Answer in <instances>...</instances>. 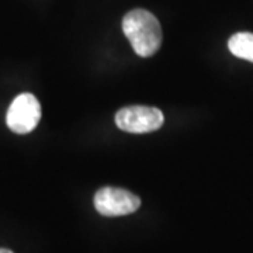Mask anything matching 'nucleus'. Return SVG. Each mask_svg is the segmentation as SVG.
<instances>
[{"mask_svg":"<svg viewBox=\"0 0 253 253\" xmlns=\"http://www.w3.org/2000/svg\"><path fill=\"white\" fill-rule=\"evenodd\" d=\"M123 31L131 42L136 55L149 58L155 55L162 44V28L152 13L135 9L128 11L123 18Z\"/></svg>","mask_w":253,"mask_h":253,"instance_id":"nucleus-1","label":"nucleus"},{"mask_svg":"<svg viewBox=\"0 0 253 253\" xmlns=\"http://www.w3.org/2000/svg\"><path fill=\"white\" fill-rule=\"evenodd\" d=\"M41 114V104L36 96L31 93H21L10 104L6 123L13 132L24 135L36 129Z\"/></svg>","mask_w":253,"mask_h":253,"instance_id":"nucleus-2","label":"nucleus"},{"mask_svg":"<svg viewBox=\"0 0 253 253\" xmlns=\"http://www.w3.org/2000/svg\"><path fill=\"white\" fill-rule=\"evenodd\" d=\"M163 121L165 117L162 111L149 106H128L123 107L116 114V124L118 128L132 134L156 131L163 126Z\"/></svg>","mask_w":253,"mask_h":253,"instance_id":"nucleus-3","label":"nucleus"},{"mask_svg":"<svg viewBox=\"0 0 253 253\" xmlns=\"http://www.w3.org/2000/svg\"><path fill=\"white\" fill-rule=\"evenodd\" d=\"M141 199L134 193L118 187H103L94 194V207L104 217H123L135 212Z\"/></svg>","mask_w":253,"mask_h":253,"instance_id":"nucleus-4","label":"nucleus"},{"mask_svg":"<svg viewBox=\"0 0 253 253\" xmlns=\"http://www.w3.org/2000/svg\"><path fill=\"white\" fill-rule=\"evenodd\" d=\"M228 48L238 58L253 62L252 33H236V34H234L228 41Z\"/></svg>","mask_w":253,"mask_h":253,"instance_id":"nucleus-5","label":"nucleus"},{"mask_svg":"<svg viewBox=\"0 0 253 253\" xmlns=\"http://www.w3.org/2000/svg\"><path fill=\"white\" fill-rule=\"evenodd\" d=\"M0 253H13V252L9 251V249H0Z\"/></svg>","mask_w":253,"mask_h":253,"instance_id":"nucleus-6","label":"nucleus"}]
</instances>
